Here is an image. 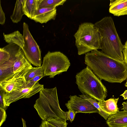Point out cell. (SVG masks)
Segmentation results:
<instances>
[{"instance_id":"cell-1","label":"cell","mask_w":127,"mask_h":127,"mask_svg":"<svg viewBox=\"0 0 127 127\" xmlns=\"http://www.w3.org/2000/svg\"><path fill=\"white\" fill-rule=\"evenodd\" d=\"M85 63L101 80L121 83L127 78V64L97 50L85 54Z\"/></svg>"},{"instance_id":"cell-2","label":"cell","mask_w":127,"mask_h":127,"mask_svg":"<svg viewBox=\"0 0 127 127\" xmlns=\"http://www.w3.org/2000/svg\"><path fill=\"white\" fill-rule=\"evenodd\" d=\"M101 39V49L103 52L119 61L124 62L122 50L124 45L117 31L114 21L106 17L94 24Z\"/></svg>"},{"instance_id":"cell-3","label":"cell","mask_w":127,"mask_h":127,"mask_svg":"<svg viewBox=\"0 0 127 127\" xmlns=\"http://www.w3.org/2000/svg\"><path fill=\"white\" fill-rule=\"evenodd\" d=\"M34 107L41 119L47 121L52 118L67 120L65 112L61 109L58 99L56 87L44 88L40 92Z\"/></svg>"},{"instance_id":"cell-4","label":"cell","mask_w":127,"mask_h":127,"mask_svg":"<svg viewBox=\"0 0 127 127\" xmlns=\"http://www.w3.org/2000/svg\"><path fill=\"white\" fill-rule=\"evenodd\" d=\"M76 83L80 91L98 101L105 100L107 90L100 79L88 66L77 73Z\"/></svg>"},{"instance_id":"cell-5","label":"cell","mask_w":127,"mask_h":127,"mask_svg":"<svg viewBox=\"0 0 127 127\" xmlns=\"http://www.w3.org/2000/svg\"><path fill=\"white\" fill-rule=\"evenodd\" d=\"M78 54L81 55L94 50L101 49V39L94 24L85 22L79 25L74 35Z\"/></svg>"},{"instance_id":"cell-6","label":"cell","mask_w":127,"mask_h":127,"mask_svg":"<svg viewBox=\"0 0 127 127\" xmlns=\"http://www.w3.org/2000/svg\"><path fill=\"white\" fill-rule=\"evenodd\" d=\"M70 64L68 58L60 51H49L43 57L42 67L44 76L53 78L56 75L66 71Z\"/></svg>"},{"instance_id":"cell-7","label":"cell","mask_w":127,"mask_h":127,"mask_svg":"<svg viewBox=\"0 0 127 127\" xmlns=\"http://www.w3.org/2000/svg\"><path fill=\"white\" fill-rule=\"evenodd\" d=\"M23 28L24 44L22 49L24 55L28 60L33 65L40 67L42 61L39 47L31 33L28 24L25 22L23 23Z\"/></svg>"},{"instance_id":"cell-8","label":"cell","mask_w":127,"mask_h":127,"mask_svg":"<svg viewBox=\"0 0 127 127\" xmlns=\"http://www.w3.org/2000/svg\"><path fill=\"white\" fill-rule=\"evenodd\" d=\"M44 89V85L40 84L38 81L35 83L28 82L23 88L10 93H6L4 97L5 103L7 107L12 103L19 99L29 98Z\"/></svg>"},{"instance_id":"cell-9","label":"cell","mask_w":127,"mask_h":127,"mask_svg":"<svg viewBox=\"0 0 127 127\" xmlns=\"http://www.w3.org/2000/svg\"><path fill=\"white\" fill-rule=\"evenodd\" d=\"M69 97L70 99L65 105L68 110L72 111L76 114L78 113H98V110L86 99L76 95H70Z\"/></svg>"},{"instance_id":"cell-10","label":"cell","mask_w":127,"mask_h":127,"mask_svg":"<svg viewBox=\"0 0 127 127\" xmlns=\"http://www.w3.org/2000/svg\"><path fill=\"white\" fill-rule=\"evenodd\" d=\"M30 68L24 69L15 74L11 78L0 82V89L10 93L23 88L26 85L25 75Z\"/></svg>"},{"instance_id":"cell-11","label":"cell","mask_w":127,"mask_h":127,"mask_svg":"<svg viewBox=\"0 0 127 127\" xmlns=\"http://www.w3.org/2000/svg\"><path fill=\"white\" fill-rule=\"evenodd\" d=\"M56 15V7L39 8L32 20L36 22L46 23L51 20H54Z\"/></svg>"},{"instance_id":"cell-12","label":"cell","mask_w":127,"mask_h":127,"mask_svg":"<svg viewBox=\"0 0 127 127\" xmlns=\"http://www.w3.org/2000/svg\"><path fill=\"white\" fill-rule=\"evenodd\" d=\"M106 123L110 127H127V111H119L110 116Z\"/></svg>"},{"instance_id":"cell-13","label":"cell","mask_w":127,"mask_h":127,"mask_svg":"<svg viewBox=\"0 0 127 127\" xmlns=\"http://www.w3.org/2000/svg\"><path fill=\"white\" fill-rule=\"evenodd\" d=\"M109 12L115 16L127 15V0H110Z\"/></svg>"},{"instance_id":"cell-14","label":"cell","mask_w":127,"mask_h":127,"mask_svg":"<svg viewBox=\"0 0 127 127\" xmlns=\"http://www.w3.org/2000/svg\"><path fill=\"white\" fill-rule=\"evenodd\" d=\"M119 98H111L106 100L98 101V104L103 110L110 116L119 111L117 103Z\"/></svg>"},{"instance_id":"cell-15","label":"cell","mask_w":127,"mask_h":127,"mask_svg":"<svg viewBox=\"0 0 127 127\" xmlns=\"http://www.w3.org/2000/svg\"><path fill=\"white\" fill-rule=\"evenodd\" d=\"M32 67L31 64L25 57L22 50L14 62L13 71L14 74L26 68Z\"/></svg>"},{"instance_id":"cell-16","label":"cell","mask_w":127,"mask_h":127,"mask_svg":"<svg viewBox=\"0 0 127 127\" xmlns=\"http://www.w3.org/2000/svg\"><path fill=\"white\" fill-rule=\"evenodd\" d=\"M39 0H24L23 11L24 15L32 20L38 9Z\"/></svg>"},{"instance_id":"cell-17","label":"cell","mask_w":127,"mask_h":127,"mask_svg":"<svg viewBox=\"0 0 127 127\" xmlns=\"http://www.w3.org/2000/svg\"><path fill=\"white\" fill-rule=\"evenodd\" d=\"M4 40L8 44L13 43L17 44L22 49L24 46V42L23 35L17 31L12 33L5 34H3Z\"/></svg>"},{"instance_id":"cell-18","label":"cell","mask_w":127,"mask_h":127,"mask_svg":"<svg viewBox=\"0 0 127 127\" xmlns=\"http://www.w3.org/2000/svg\"><path fill=\"white\" fill-rule=\"evenodd\" d=\"M24 0H17L16 2L13 13L10 16L14 23H18L21 20L24 15L23 11V4Z\"/></svg>"},{"instance_id":"cell-19","label":"cell","mask_w":127,"mask_h":127,"mask_svg":"<svg viewBox=\"0 0 127 127\" xmlns=\"http://www.w3.org/2000/svg\"><path fill=\"white\" fill-rule=\"evenodd\" d=\"M67 125L66 121L52 118L47 121L42 120L39 127H67Z\"/></svg>"},{"instance_id":"cell-20","label":"cell","mask_w":127,"mask_h":127,"mask_svg":"<svg viewBox=\"0 0 127 127\" xmlns=\"http://www.w3.org/2000/svg\"><path fill=\"white\" fill-rule=\"evenodd\" d=\"M66 1L65 0H39L38 8L56 7L63 5Z\"/></svg>"},{"instance_id":"cell-21","label":"cell","mask_w":127,"mask_h":127,"mask_svg":"<svg viewBox=\"0 0 127 127\" xmlns=\"http://www.w3.org/2000/svg\"><path fill=\"white\" fill-rule=\"evenodd\" d=\"M79 95V96L86 99L90 102L98 110V113L103 117L105 120H107L110 116L103 110L99 105L98 101L92 97L85 95L82 94Z\"/></svg>"},{"instance_id":"cell-22","label":"cell","mask_w":127,"mask_h":127,"mask_svg":"<svg viewBox=\"0 0 127 127\" xmlns=\"http://www.w3.org/2000/svg\"><path fill=\"white\" fill-rule=\"evenodd\" d=\"M43 74L42 67H33L31 68L26 74L25 79L26 83L35 76Z\"/></svg>"},{"instance_id":"cell-23","label":"cell","mask_w":127,"mask_h":127,"mask_svg":"<svg viewBox=\"0 0 127 127\" xmlns=\"http://www.w3.org/2000/svg\"><path fill=\"white\" fill-rule=\"evenodd\" d=\"M10 55L3 48L0 49V65L6 62L9 59Z\"/></svg>"},{"instance_id":"cell-24","label":"cell","mask_w":127,"mask_h":127,"mask_svg":"<svg viewBox=\"0 0 127 127\" xmlns=\"http://www.w3.org/2000/svg\"><path fill=\"white\" fill-rule=\"evenodd\" d=\"M6 92L4 90L0 89V108L6 110L7 107L5 105L4 102V97Z\"/></svg>"},{"instance_id":"cell-25","label":"cell","mask_w":127,"mask_h":127,"mask_svg":"<svg viewBox=\"0 0 127 127\" xmlns=\"http://www.w3.org/2000/svg\"><path fill=\"white\" fill-rule=\"evenodd\" d=\"M65 114L67 120H68L72 122L74 120L76 114L73 111L69 110L65 112Z\"/></svg>"},{"instance_id":"cell-26","label":"cell","mask_w":127,"mask_h":127,"mask_svg":"<svg viewBox=\"0 0 127 127\" xmlns=\"http://www.w3.org/2000/svg\"><path fill=\"white\" fill-rule=\"evenodd\" d=\"M6 117L5 110L0 108V127L5 121Z\"/></svg>"},{"instance_id":"cell-27","label":"cell","mask_w":127,"mask_h":127,"mask_svg":"<svg viewBox=\"0 0 127 127\" xmlns=\"http://www.w3.org/2000/svg\"><path fill=\"white\" fill-rule=\"evenodd\" d=\"M1 4V1L0 0V24L1 25H3L5 23L6 18L5 14L2 10Z\"/></svg>"},{"instance_id":"cell-28","label":"cell","mask_w":127,"mask_h":127,"mask_svg":"<svg viewBox=\"0 0 127 127\" xmlns=\"http://www.w3.org/2000/svg\"><path fill=\"white\" fill-rule=\"evenodd\" d=\"M122 51L124 56V62L127 64V40L124 45Z\"/></svg>"},{"instance_id":"cell-29","label":"cell","mask_w":127,"mask_h":127,"mask_svg":"<svg viewBox=\"0 0 127 127\" xmlns=\"http://www.w3.org/2000/svg\"><path fill=\"white\" fill-rule=\"evenodd\" d=\"M44 77L43 74L37 75L30 80L28 82H29L32 83H35L37 82L39 80Z\"/></svg>"},{"instance_id":"cell-30","label":"cell","mask_w":127,"mask_h":127,"mask_svg":"<svg viewBox=\"0 0 127 127\" xmlns=\"http://www.w3.org/2000/svg\"><path fill=\"white\" fill-rule=\"evenodd\" d=\"M123 107L122 110L127 111V101L123 102L122 104Z\"/></svg>"},{"instance_id":"cell-31","label":"cell","mask_w":127,"mask_h":127,"mask_svg":"<svg viewBox=\"0 0 127 127\" xmlns=\"http://www.w3.org/2000/svg\"><path fill=\"white\" fill-rule=\"evenodd\" d=\"M120 95L124 97V99H127V90H126L124 93Z\"/></svg>"},{"instance_id":"cell-32","label":"cell","mask_w":127,"mask_h":127,"mask_svg":"<svg viewBox=\"0 0 127 127\" xmlns=\"http://www.w3.org/2000/svg\"><path fill=\"white\" fill-rule=\"evenodd\" d=\"M22 122L23 127H26V121L23 118H22Z\"/></svg>"},{"instance_id":"cell-33","label":"cell","mask_w":127,"mask_h":127,"mask_svg":"<svg viewBox=\"0 0 127 127\" xmlns=\"http://www.w3.org/2000/svg\"><path fill=\"white\" fill-rule=\"evenodd\" d=\"M125 86L126 87H127V81L125 84Z\"/></svg>"}]
</instances>
